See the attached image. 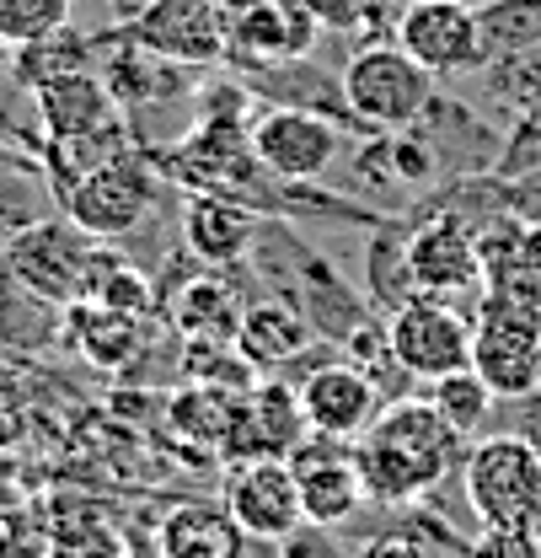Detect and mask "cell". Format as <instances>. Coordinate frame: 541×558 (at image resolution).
<instances>
[{"label":"cell","mask_w":541,"mask_h":558,"mask_svg":"<svg viewBox=\"0 0 541 558\" xmlns=\"http://www.w3.org/2000/svg\"><path fill=\"white\" fill-rule=\"evenodd\" d=\"M462 429H451L429 398H403L370 418V429L354 440V468L365 499L376 505H413L445 473L462 468Z\"/></svg>","instance_id":"cell-1"},{"label":"cell","mask_w":541,"mask_h":558,"mask_svg":"<svg viewBox=\"0 0 541 558\" xmlns=\"http://www.w3.org/2000/svg\"><path fill=\"white\" fill-rule=\"evenodd\" d=\"M467 505L482 526H541V451L526 435H488L462 457Z\"/></svg>","instance_id":"cell-2"},{"label":"cell","mask_w":541,"mask_h":558,"mask_svg":"<svg viewBox=\"0 0 541 558\" xmlns=\"http://www.w3.org/2000/svg\"><path fill=\"white\" fill-rule=\"evenodd\" d=\"M472 371L493 398H531L541 387V306L482 295L472 317Z\"/></svg>","instance_id":"cell-3"},{"label":"cell","mask_w":541,"mask_h":558,"mask_svg":"<svg viewBox=\"0 0 541 558\" xmlns=\"http://www.w3.org/2000/svg\"><path fill=\"white\" fill-rule=\"evenodd\" d=\"M434 97V75L407 54L403 44H370L343 65V102L359 124L376 130H407L423 119Z\"/></svg>","instance_id":"cell-4"},{"label":"cell","mask_w":541,"mask_h":558,"mask_svg":"<svg viewBox=\"0 0 541 558\" xmlns=\"http://www.w3.org/2000/svg\"><path fill=\"white\" fill-rule=\"evenodd\" d=\"M156 194H161L156 167L139 161L135 150H119L102 167H91L60 205H65V220H75L91 242H113V236L135 231L139 220L150 215Z\"/></svg>","instance_id":"cell-5"},{"label":"cell","mask_w":541,"mask_h":558,"mask_svg":"<svg viewBox=\"0 0 541 558\" xmlns=\"http://www.w3.org/2000/svg\"><path fill=\"white\" fill-rule=\"evenodd\" d=\"M386 344H392V360L403 365V376L434 381V376L472 365V323L445 295L413 290L407 301H397L386 323Z\"/></svg>","instance_id":"cell-6"},{"label":"cell","mask_w":541,"mask_h":558,"mask_svg":"<svg viewBox=\"0 0 541 558\" xmlns=\"http://www.w3.org/2000/svg\"><path fill=\"white\" fill-rule=\"evenodd\" d=\"M253 161L279 183H317L333 172L343 150V135L333 119L306 113V108H269L263 119L247 124Z\"/></svg>","instance_id":"cell-7"},{"label":"cell","mask_w":541,"mask_h":558,"mask_svg":"<svg viewBox=\"0 0 541 558\" xmlns=\"http://www.w3.org/2000/svg\"><path fill=\"white\" fill-rule=\"evenodd\" d=\"M86 253H91V236H86L75 220H38V226H22V231L0 247L5 275L16 279V284H27L33 295L54 301V306H75V301H81Z\"/></svg>","instance_id":"cell-8"},{"label":"cell","mask_w":541,"mask_h":558,"mask_svg":"<svg viewBox=\"0 0 541 558\" xmlns=\"http://www.w3.org/2000/svg\"><path fill=\"white\" fill-rule=\"evenodd\" d=\"M124 33L167 65L199 70L225 60V16L214 0H145Z\"/></svg>","instance_id":"cell-9"},{"label":"cell","mask_w":541,"mask_h":558,"mask_svg":"<svg viewBox=\"0 0 541 558\" xmlns=\"http://www.w3.org/2000/svg\"><path fill=\"white\" fill-rule=\"evenodd\" d=\"M290 473H295V494H300V521L311 526H343L348 515H359L365 505V484L354 468V440H333L306 429L290 446Z\"/></svg>","instance_id":"cell-10"},{"label":"cell","mask_w":541,"mask_h":558,"mask_svg":"<svg viewBox=\"0 0 541 558\" xmlns=\"http://www.w3.org/2000/svg\"><path fill=\"white\" fill-rule=\"evenodd\" d=\"M397 44L429 75H462L488 60L482 16L467 0H407V11L397 16Z\"/></svg>","instance_id":"cell-11"},{"label":"cell","mask_w":541,"mask_h":558,"mask_svg":"<svg viewBox=\"0 0 541 558\" xmlns=\"http://www.w3.org/2000/svg\"><path fill=\"white\" fill-rule=\"evenodd\" d=\"M231 521L253 537V543H284L290 532H300V494H295V473L284 457H247L231 462L225 478V499Z\"/></svg>","instance_id":"cell-12"},{"label":"cell","mask_w":541,"mask_h":558,"mask_svg":"<svg viewBox=\"0 0 541 558\" xmlns=\"http://www.w3.org/2000/svg\"><path fill=\"white\" fill-rule=\"evenodd\" d=\"M403 269L407 284L423 290V295H467L482 290V269H477V236L456 220V215H440L429 226H418L403 247Z\"/></svg>","instance_id":"cell-13"},{"label":"cell","mask_w":541,"mask_h":558,"mask_svg":"<svg viewBox=\"0 0 541 558\" xmlns=\"http://www.w3.org/2000/svg\"><path fill=\"white\" fill-rule=\"evenodd\" d=\"M381 387L354 371V365H317L295 398H300V414H306V429L317 435H333V440H359L370 429V418L381 414Z\"/></svg>","instance_id":"cell-14"},{"label":"cell","mask_w":541,"mask_h":558,"mask_svg":"<svg viewBox=\"0 0 541 558\" xmlns=\"http://www.w3.org/2000/svg\"><path fill=\"white\" fill-rule=\"evenodd\" d=\"M477 269H482V295L541 306V226L504 215L488 231H477Z\"/></svg>","instance_id":"cell-15"},{"label":"cell","mask_w":541,"mask_h":558,"mask_svg":"<svg viewBox=\"0 0 541 558\" xmlns=\"http://www.w3.org/2000/svg\"><path fill=\"white\" fill-rule=\"evenodd\" d=\"M317 22L300 0H258L253 11H242L231 27H225V60H242V65H284V60H300L311 44H317Z\"/></svg>","instance_id":"cell-16"},{"label":"cell","mask_w":541,"mask_h":558,"mask_svg":"<svg viewBox=\"0 0 541 558\" xmlns=\"http://www.w3.org/2000/svg\"><path fill=\"white\" fill-rule=\"evenodd\" d=\"M33 102H38V119H44V135L49 140L91 135V130L124 124V108L113 102L108 81H102L91 65L38 81V86H33Z\"/></svg>","instance_id":"cell-17"},{"label":"cell","mask_w":541,"mask_h":558,"mask_svg":"<svg viewBox=\"0 0 541 558\" xmlns=\"http://www.w3.org/2000/svg\"><path fill=\"white\" fill-rule=\"evenodd\" d=\"M306 435V414L295 387L284 381H253L242 392V418L231 435L225 462H247V457H290V446Z\"/></svg>","instance_id":"cell-18"},{"label":"cell","mask_w":541,"mask_h":558,"mask_svg":"<svg viewBox=\"0 0 541 558\" xmlns=\"http://www.w3.org/2000/svg\"><path fill=\"white\" fill-rule=\"evenodd\" d=\"M183 242L209 269H231L258 242V209H247L231 194H194L183 209Z\"/></svg>","instance_id":"cell-19"},{"label":"cell","mask_w":541,"mask_h":558,"mask_svg":"<svg viewBox=\"0 0 541 558\" xmlns=\"http://www.w3.org/2000/svg\"><path fill=\"white\" fill-rule=\"evenodd\" d=\"M247 532L231 521L225 505H177L167 521H161V558H242L247 554Z\"/></svg>","instance_id":"cell-20"},{"label":"cell","mask_w":541,"mask_h":558,"mask_svg":"<svg viewBox=\"0 0 541 558\" xmlns=\"http://www.w3.org/2000/svg\"><path fill=\"white\" fill-rule=\"evenodd\" d=\"M311 339V328H306V317L295 312V306H284V301H258V306H242V323H236V354L253 365V371H279V365H290L300 349Z\"/></svg>","instance_id":"cell-21"},{"label":"cell","mask_w":541,"mask_h":558,"mask_svg":"<svg viewBox=\"0 0 541 558\" xmlns=\"http://www.w3.org/2000/svg\"><path fill=\"white\" fill-rule=\"evenodd\" d=\"M139 323H145V317L108 312V306H91V301L65 306V333L75 339V349H81L91 365H102V371H124L139 354V339H145Z\"/></svg>","instance_id":"cell-22"},{"label":"cell","mask_w":541,"mask_h":558,"mask_svg":"<svg viewBox=\"0 0 541 558\" xmlns=\"http://www.w3.org/2000/svg\"><path fill=\"white\" fill-rule=\"evenodd\" d=\"M236 323H242V301L225 279L204 275L188 279L172 301V328L188 339V344H231L236 339Z\"/></svg>","instance_id":"cell-23"},{"label":"cell","mask_w":541,"mask_h":558,"mask_svg":"<svg viewBox=\"0 0 541 558\" xmlns=\"http://www.w3.org/2000/svg\"><path fill=\"white\" fill-rule=\"evenodd\" d=\"M177 70L183 65L156 60L150 49H139L135 38L124 33V49H119V54H108L102 81H108V92H113V102H119V108H139V102H161V97L183 92V86H177Z\"/></svg>","instance_id":"cell-24"},{"label":"cell","mask_w":541,"mask_h":558,"mask_svg":"<svg viewBox=\"0 0 541 558\" xmlns=\"http://www.w3.org/2000/svg\"><path fill=\"white\" fill-rule=\"evenodd\" d=\"M81 301L91 306H108V312H130V317H145L150 312V279L130 269L113 247H91L86 253V275H81Z\"/></svg>","instance_id":"cell-25"},{"label":"cell","mask_w":541,"mask_h":558,"mask_svg":"<svg viewBox=\"0 0 541 558\" xmlns=\"http://www.w3.org/2000/svg\"><path fill=\"white\" fill-rule=\"evenodd\" d=\"M429 403L440 409V418H445L451 429L472 435V429H482V418L493 409V392H488V381L477 376L472 365H462V371L429 381Z\"/></svg>","instance_id":"cell-26"},{"label":"cell","mask_w":541,"mask_h":558,"mask_svg":"<svg viewBox=\"0 0 541 558\" xmlns=\"http://www.w3.org/2000/svg\"><path fill=\"white\" fill-rule=\"evenodd\" d=\"M75 0H0V38L11 49H27L38 38H54L70 27Z\"/></svg>","instance_id":"cell-27"},{"label":"cell","mask_w":541,"mask_h":558,"mask_svg":"<svg viewBox=\"0 0 541 558\" xmlns=\"http://www.w3.org/2000/svg\"><path fill=\"white\" fill-rule=\"evenodd\" d=\"M86 65H91V44H81V38H70V33L38 38V44H27V49L11 54V70H16L27 86H38V81H49V75H65V70H86Z\"/></svg>","instance_id":"cell-28"},{"label":"cell","mask_w":541,"mask_h":558,"mask_svg":"<svg viewBox=\"0 0 541 558\" xmlns=\"http://www.w3.org/2000/svg\"><path fill=\"white\" fill-rule=\"evenodd\" d=\"M482 16V38L488 49H526V44H541V0H499Z\"/></svg>","instance_id":"cell-29"},{"label":"cell","mask_w":541,"mask_h":558,"mask_svg":"<svg viewBox=\"0 0 541 558\" xmlns=\"http://www.w3.org/2000/svg\"><path fill=\"white\" fill-rule=\"evenodd\" d=\"M33 429V392H27V376L16 365L0 360V451L22 446Z\"/></svg>","instance_id":"cell-30"},{"label":"cell","mask_w":541,"mask_h":558,"mask_svg":"<svg viewBox=\"0 0 541 558\" xmlns=\"http://www.w3.org/2000/svg\"><path fill=\"white\" fill-rule=\"evenodd\" d=\"M467 558H541V537L526 526H482Z\"/></svg>","instance_id":"cell-31"},{"label":"cell","mask_w":541,"mask_h":558,"mask_svg":"<svg viewBox=\"0 0 541 558\" xmlns=\"http://www.w3.org/2000/svg\"><path fill=\"white\" fill-rule=\"evenodd\" d=\"M49 558H124V548H119V537H113L102 521H91V526H81V532H60Z\"/></svg>","instance_id":"cell-32"},{"label":"cell","mask_w":541,"mask_h":558,"mask_svg":"<svg viewBox=\"0 0 541 558\" xmlns=\"http://www.w3.org/2000/svg\"><path fill=\"white\" fill-rule=\"evenodd\" d=\"M300 5L311 11V22H317V27L343 33V27H359V16H365V5H370V0H300Z\"/></svg>","instance_id":"cell-33"},{"label":"cell","mask_w":541,"mask_h":558,"mask_svg":"<svg viewBox=\"0 0 541 558\" xmlns=\"http://www.w3.org/2000/svg\"><path fill=\"white\" fill-rule=\"evenodd\" d=\"M365 558H418V548L403 543V537H381V543H370V548H365Z\"/></svg>","instance_id":"cell-34"},{"label":"cell","mask_w":541,"mask_h":558,"mask_svg":"<svg viewBox=\"0 0 541 558\" xmlns=\"http://www.w3.org/2000/svg\"><path fill=\"white\" fill-rule=\"evenodd\" d=\"M520 403H526V424H520V429H526V440L541 451V387L531 392V398H520Z\"/></svg>","instance_id":"cell-35"},{"label":"cell","mask_w":541,"mask_h":558,"mask_svg":"<svg viewBox=\"0 0 541 558\" xmlns=\"http://www.w3.org/2000/svg\"><path fill=\"white\" fill-rule=\"evenodd\" d=\"M214 5H220V16H225V27H231V22H236L242 11H253L258 0H214Z\"/></svg>","instance_id":"cell-36"},{"label":"cell","mask_w":541,"mask_h":558,"mask_svg":"<svg viewBox=\"0 0 541 558\" xmlns=\"http://www.w3.org/2000/svg\"><path fill=\"white\" fill-rule=\"evenodd\" d=\"M11 54H16V49H11V44H5V38H0V75H5V70H11Z\"/></svg>","instance_id":"cell-37"}]
</instances>
